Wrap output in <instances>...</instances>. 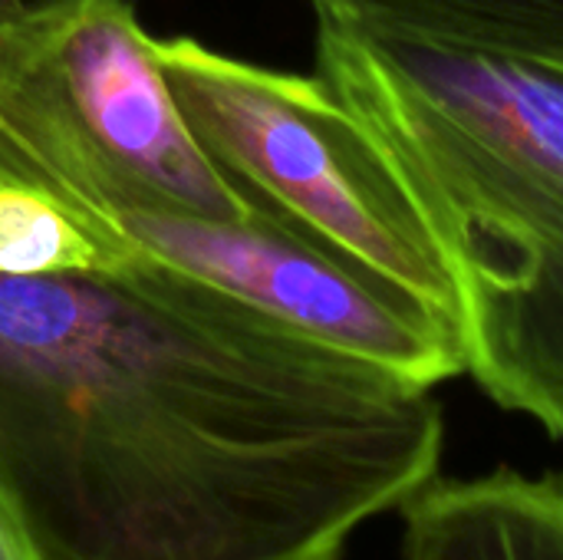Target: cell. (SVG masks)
I'll return each instance as SVG.
<instances>
[{
  "mask_svg": "<svg viewBox=\"0 0 563 560\" xmlns=\"http://www.w3.org/2000/svg\"><path fill=\"white\" fill-rule=\"evenodd\" d=\"M442 449L432 389L135 251L0 274V498L36 560H340Z\"/></svg>",
  "mask_w": 563,
  "mask_h": 560,
  "instance_id": "cell-1",
  "label": "cell"
},
{
  "mask_svg": "<svg viewBox=\"0 0 563 560\" xmlns=\"http://www.w3.org/2000/svg\"><path fill=\"white\" fill-rule=\"evenodd\" d=\"M317 76L422 208L465 373L563 442V59L320 20Z\"/></svg>",
  "mask_w": 563,
  "mask_h": 560,
  "instance_id": "cell-2",
  "label": "cell"
},
{
  "mask_svg": "<svg viewBox=\"0 0 563 560\" xmlns=\"http://www.w3.org/2000/svg\"><path fill=\"white\" fill-rule=\"evenodd\" d=\"M0 185L102 188L214 221L271 211L195 139L129 0L0 17Z\"/></svg>",
  "mask_w": 563,
  "mask_h": 560,
  "instance_id": "cell-3",
  "label": "cell"
},
{
  "mask_svg": "<svg viewBox=\"0 0 563 560\" xmlns=\"http://www.w3.org/2000/svg\"><path fill=\"white\" fill-rule=\"evenodd\" d=\"M168 89L205 152L261 205L455 323L442 251L369 125L320 79L158 40Z\"/></svg>",
  "mask_w": 563,
  "mask_h": 560,
  "instance_id": "cell-4",
  "label": "cell"
},
{
  "mask_svg": "<svg viewBox=\"0 0 563 560\" xmlns=\"http://www.w3.org/2000/svg\"><path fill=\"white\" fill-rule=\"evenodd\" d=\"M49 198L106 244L211 284L422 389L465 373L459 330L445 314L277 211L214 221L102 188H59Z\"/></svg>",
  "mask_w": 563,
  "mask_h": 560,
  "instance_id": "cell-5",
  "label": "cell"
},
{
  "mask_svg": "<svg viewBox=\"0 0 563 560\" xmlns=\"http://www.w3.org/2000/svg\"><path fill=\"white\" fill-rule=\"evenodd\" d=\"M402 560H563V475L432 479L402 508Z\"/></svg>",
  "mask_w": 563,
  "mask_h": 560,
  "instance_id": "cell-6",
  "label": "cell"
},
{
  "mask_svg": "<svg viewBox=\"0 0 563 560\" xmlns=\"http://www.w3.org/2000/svg\"><path fill=\"white\" fill-rule=\"evenodd\" d=\"M336 26L563 59V0H310Z\"/></svg>",
  "mask_w": 563,
  "mask_h": 560,
  "instance_id": "cell-7",
  "label": "cell"
},
{
  "mask_svg": "<svg viewBox=\"0 0 563 560\" xmlns=\"http://www.w3.org/2000/svg\"><path fill=\"white\" fill-rule=\"evenodd\" d=\"M119 251L96 238L56 198L36 188L0 185V274L43 277L89 271Z\"/></svg>",
  "mask_w": 563,
  "mask_h": 560,
  "instance_id": "cell-8",
  "label": "cell"
},
{
  "mask_svg": "<svg viewBox=\"0 0 563 560\" xmlns=\"http://www.w3.org/2000/svg\"><path fill=\"white\" fill-rule=\"evenodd\" d=\"M0 560H36L30 541L23 538V531L13 521V515H10L3 498H0Z\"/></svg>",
  "mask_w": 563,
  "mask_h": 560,
  "instance_id": "cell-9",
  "label": "cell"
},
{
  "mask_svg": "<svg viewBox=\"0 0 563 560\" xmlns=\"http://www.w3.org/2000/svg\"><path fill=\"white\" fill-rule=\"evenodd\" d=\"M23 7V0H0V17H10Z\"/></svg>",
  "mask_w": 563,
  "mask_h": 560,
  "instance_id": "cell-10",
  "label": "cell"
}]
</instances>
